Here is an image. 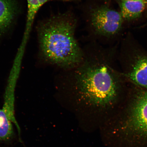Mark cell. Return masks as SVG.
<instances>
[{"label":"cell","instance_id":"1","mask_svg":"<svg viewBox=\"0 0 147 147\" xmlns=\"http://www.w3.org/2000/svg\"><path fill=\"white\" fill-rule=\"evenodd\" d=\"M115 49L97 48L85 53L75 71L74 90L77 100L95 110L106 122L124 106L130 84L121 71Z\"/></svg>","mask_w":147,"mask_h":147},{"label":"cell","instance_id":"8","mask_svg":"<svg viewBox=\"0 0 147 147\" xmlns=\"http://www.w3.org/2000/svg\"><path fill=\"white\" fill-rule=\"evenodd\" d=\"M16 12V5L13 0H0V31L10 25Z\"/></svg>","mask_w":147,"mask_h":147},{"label":"cell","instance_id":"10","mask_svg":"<svg viewBox=\"0 0 147 147\" xmlns=\"http://www.w3.org/2000/svg\"><path fill=\"white\" fill-rule=\"evenodd\" d=\"M124 1H135V0H124Z\"/></svg>","mask_w":147,"mask_h":147},{"label":"cell","instance_id":"11","mask_svg":"<svg viewBox=\"0 0 147 147\" xmlns=\"http://www.w3.org/2000/svg\"></svg>","mask_w":147,"mask_h":147},{"label":"cell","instance_id":"9","mask_svg":"<svg viewBox=\"0 0 147 147\" xmlns=\"http://www.w3.org/2000/svg\"><path fill=\"white\" fill-rule=\"evenodd\" d=\"M13 124L4 110L0 108V142L8 141L13 136Z\"/></svg>","mask_w":147,"mask_h":147},{"label":"cell","instance_id":"4","mask_svg":"<svg viewBox=\"0 0 147 147\" xmlns=\"http://www.w3.org/2000/svg\"><path fill=\"white\" fill-rule=\"evenodd\" d=\"M117 54L120 69L130 84L147 91V47L126 38Z\"/></svg>","mask_w":147,"mask_h":147},{"label":"cell","instance_id":"5","mask_svg":"<svg viewBox=\"0 0 147 147\" xmlns=\"http://www.w3.org/2000/svg\"><path fill=\"white\" fill-rule=\"evenodd\" d=\"M86 20L90 34L96 38H109L117 35L124 21L120 12L100 3H93L88 7Z\"/></svg>","mask_w":147,"mask_h":147},{"label":"cell","instance_id":"7","mask_svg":"<svg viewBox=\"0 0 147 147\" xmlns=\"http://www.w3.org/2000/svg\"><path fill=\"white\" fill-rule=\"evenodd\" d=\"M147 0H135L119 1L120 13L124 20L134 21L138 18L146 8Z\"/></svg>","mask_w":147,"mask_h":147},{"label":"cell","instance_id":"6","mask_svg":"<svg viewBox=\"0 0 147 147\" xmlns=\"http://www.w3.org/2000/svg\"><path fill=\"white\" fill-rule=\"evenodd\" d=\"M23 58V57L16 55L15 59L5 88L2 108L18 131H20L21 129L15 116V91L21 71Z\"/></svg>","mask_w":147,"mask_h":147},{"label":"cell","instance_id":"2","mask_svg":"<svg viewBox=\"0 0 147 147\" xmlns=\"http://www.w3.org/2000/svg\"><path fill=\"white\" fill-rule=\"evenodd\" d=\"M77 25L78 20L71 11L53 15L40 24V49L46 61L65 69L82 63L85 53L75 37Z\"/></svg>","mask_w":147,"mask_h":147},{"label":"cell","instance_id":"3","mask_svg":"<svg viewBox=\"0 0 147 147\" xmlns=\"http://www.w3.org/2000/svg\"><path fill=\"white\" fill-rule=\"evenodd\" d=\"M108 125L134 142L147 143V91L130 84L125 103Z\"/></svg>","mask_w":147,"mask_h":147}]
</instances>
